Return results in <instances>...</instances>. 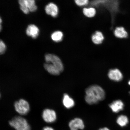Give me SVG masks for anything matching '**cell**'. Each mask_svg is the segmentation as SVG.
<instances>
[{
	"label": "cell",
	"instance_id": "obj_1",
	"mask_svg": "<svg viewBox=\"0 0 130 130\" xmlns=\"http://www.w3.org/2000/svg\"><path fill=\"white\" fill-rule=\"evenodd\" d=\"M85 100L89 104H96L103 100L105 97V93L103 89L98 85L89 86L86 89Z\"/></svg>",
	"mask_w": 130,
	"mask_h": 130
},
{
	"label": "cell",
	"instance_id": "obj_2",
	"mask_svg": "<svg viewBox=\"0 0 130 130\" xmlns=\"http://www.w3.org/2000/svg\"><path fill=\"white\" fill-rule=\"evenodd\" d=\"M9 124L15 130H30L31 128L28 122L22 117H14L9 121Z\"/></svg>",
	"mask_w": 130,
	"mask_h": 130
},
{
	"label": "cell",
	"instance_id": "obj_3",
	"mask_svg": "<svg viewBox=\"0 0 130 130\" xmlns=\"http://www.w3.org/2000/svg\"><path fill=\"white\" fill-rule=\"evenodd\" d=\"M14 107L16 111L19 114H27L30 110V106L28 102L23 99H21L15 102Z\"/></svg>",
	"mask_w": 130,
	"mask_h": 130
},
{
	"label": "cell",
	"instance_id": "obj_4",
	"mask_svg": "<svg viewBox=\"0 0 130 130\" xmlns=\"http://www.w3.org/2000/svg\"><path fill=\"white\" fill-rule=\"evenodd\" d=\"M45 60L46 63H50L54 66L61 72L64 69V66L61 60L56 55L48 54L45 55Z\"/></svg>",
	"mask_w": 130,
	"mask_h": 130
},
{
	"label": "cell",
	"instance_id": "obj_5",
	"mask_svg": "<svg viewBox=\"0 0 130 130\" xmlns=\"http://www.w3.org/2000/svg\"><path fill=\"white\" fill-rule=\"evenodd\" d=\"M42 116L43 120L48 123L54 122L56 121L57 118L56 112L50 109H45L44 110Z\"/></svg>",
	"mask_w": 130,
	"mask_h": 130
},
{
	"label": "cell",
	"instance_id": "obj_6",
	"mask_svg": "<svg viewBox=\"0 0 130 130\" xmlns=\"http://www.w3.org/2000/svg\"><path fill=\"white\" fill-rule=\"evenodd\" d=\"M69 126L71 130H82L84 129V125L82 119L76 118L69 122Z\"/></svg>",
	"mask_w": 130,
	"mask_h": 130
},
{
	"label": "cell",
	"instance_id": "obj_7",
	"mask_svg": "<svg viewBox=\"0 0 130 130\" xmlns=\"http://www.w3.org/2000/svg\"><path fill=\"white\" fill-rule=\"evenodd\" d=\"M108 75L109 78L111 80L114 81H121L123 78V74L121 71L117 69L110 70Z\"/></svg>",
	"mask_w": 130,
	"mask_h": 130
},
{
	"label": "cell",
	"instance_id": "obj_8",
	"mask_svg": "<svg viewBox=\"0 0 130 130\" xmlns=\"http://www.w3.org/2000/svg\"><path fill=\"white\" fill-rule=\"evenodd\" d=\"M45 12L47 14L56 17L58 13V8L56 5L53 3H50L45 8Z\"/></svg>",
	"mask_w": 130,
	"mask_h": 130
},
{
	"label": "cell",
	"instance_id": "obj_9",
	"mask_svg": "<svg viewBox=\"0 0 130 130\" xmlns=\"http://www.w3.org/2000/svg\"><path fill=\"white\" fill-rule=\"evenodd\" d=\"M109 106L113 112L117 113L123 110L124 105L121 100H118L113 102L110 104Z\"/></svg>",
	"mask_w": 130,
	"mask_h": 130
},
{
	"label": "cell",
	"instance_id": "obj_10",
	"mask_svg": "<svg viewBox=\"0 0 130 130\" xmlns=\"http://www.w3.org/2000/svg\"><path fill=\"white\" fill-rule=\"evenodd\" d=\"M39 30L36 26L30 24L27 27L26 30L27 35L33 38H36L38 36Z\"/></svg>",
	"mask_w": 130,
	"mask_h": 130
},
{
	"label": "cell",
	"instance_id": "obj_11",
	"mask_svg": "<svg viewBox=\"0 0 130 130\" xmlns=\"http://www.w3.org/2000/svg\"><path fill=\"white\" fill-rule=\"evenodd\" d=\"M63 103L64 107L67 108H70L74 106L75 102L73 99L68 94H65L64 95Z\"/></svg>",
	"mask_w": 130,
	"mask_h": 130
},
{
	"label": "cell",
	"instance_id": "obj_12",
	"mask_svg": "<svg viewBox=\"0 0 130 130\" xmlns=\"http://www.w3.org/2000/svg\"><path fill=\"white\" fill-rule=\"evenodd\" d=\"M115 37L120 38H126L128 37L127 32L123 27H118L115 28L114 32Z\"/></svg>",
	"mask_w": 130,
	"mask_h": 130
},
{
	"label": "cell",
	"instance_id": "obj_13",
	"mask_svg": "<svg viewBox=\"0 0 130 130\" xmlns=\"http://www.w3.org/2000/svg\"><path fill=\"white\" fill-rule=\"evenodd\" d=\"M44 67L49 73L53 75H58L61 72L56 67L50 63H45Z\"/></svg>",
	"mask_w": 130,
	"mask_h": 130
},
{
	"label": "cell",
	"instance_id": "obj_14",
	"mask_svg": "<svg viewBox=\"0 0 130 130\" xmlns=\"http://www.w3.org/2000/svg\"><path fill=\"white\" fill-rule=\"evenodd\" d=\"M104 36L102 32L99 31L95 32L92 37V41L95 44H101L104 40Z\"/></svg>",
	"mask_w": 130,
	"mask_h": 130
},
{
	"label": "cell",
	"instance_id": "obj_15",
	"mask_svg": "<svg viewBox=\"0 0 130 130\" xmlns=\"http://www.w3.org/2000/svg\"><path fill=\"white\" fill-rule=\"evenodd\" d=\"M117 123L122 127L125 126L129 123V120L127 117L125 115H121L117 119Z\"/></svg>",
	"mask_w": 130,
	"mask_h": 130
},
{
	"label": "cell",
	"instance_id": "obj_16",
	"mask_svg": "<svg viewBox=\"0 0 130 130\" xmlns=\"http://www.w3.org/2000/svg\"><path fill=\"white\" fill-rule=\"evenodd\" d=\"M83 12L86 17L91 18L95 15L96 14V10L93 7L85 8L83 9Z\"/></svg>",
	"mask_w": 130,
	"mask_h": 130
},
{
	"label": "cell",
	"instance_id": "obj_17",
	"mask_svg": "<svg viewBox=\"0 0 130 130\" xmlns=\"http://www.w3.org/2000/svg\"><path fill=\"white\" fill-rule=\"evenodd\" d=\"M63 37V34L60 31H56L54 32L52 34L51 37L54 41L58 42L62 40Z\"/></svg>",
	"mask_w": 130,
	"mask_h": 130
},
{
	"label": "cell",
	"instance_id": "obj_18",
	"mask_svg": "<svg viewBox=\"0 0 130 130\" xmlns=\"http://www.w3.org/2000/svg\"><path fill=\"white\" fill-rule=\"evenodd\" d=\"M25 3L30 11L34 12L36 10L37 6L36 5L35 1L34 0H25Z\"/></svg>",
	"mask_w": 130,
	"mask_h": 130
},
{
	"label": "cell",
	"instance_id": "obj_19",
	"mask_svg": "<svg viewBox=\"0 0 130 130\" xmlns=\"http://www.w3.org/2000/svg\"><path fill=\"white\" fill-rule=\"evenodd\" d=\"M19 3L20 5V9L25 14H28L30 10L25 4V0H20Z\"/></svg>",
	"mask_w": 130,
	"mask_h": 130
},
{
	"label": "cell",
	"instance_id": "obj_20",
	"mask_svg": "<svg viewBox=\"0 0 130 130\" xmlns=\"http://www.w3.org/2000/svg\"><path fill=\"white\" fill-rule=\"evenodd\" d=\"M89 2L88 0H76L75 1L77 6H80L86 5L89 4Z\"/></svg>",
	"mask_w": 130,
	"mask_h": 130
},
{
	"label": "cell",
	"instance_id": "obj_21",
	"mask_svg": "<svg viewBox=\"0 0 130 130\" xmlns=\"http://www.w3.org/2000/svg\"><path fill=\"white\" fill-rule=\"evenodd\" d=\"M6 49V46L4 42L2 41L1 40L0 42V53L3 54L5 52Z\"/></svg>",
	"mask_w": 130,
	"mask_h": 130
},
{
	"label": "cell",
	"instance_id": "obj_22",
	"mask_svg": "<svg viewBox=\"0 0 130 130\" xmlns=\"http://www.w3.org/2000/svg\"><path fill=\"white\" fill-rule=\"evenodd\" d=\"M43 130H54L53 129V128L52 127H44L43 128Z\"/></svg>",
	"mask_w": 130,
	"mask_h": 130
},
{
	"label": "cell",
	"instance_id": "obj_23",
	"mask_svg": "<svg viewBox=\"0 0 130 130\" xmlns=\"http://www.w3.org/2000/svg\"><path fill=\"white\" fill-rule=\"evenodd\" d=\"M99 130H110L108 128L106 127H105L100 129Z\"/></svg>",
	"mask_w": 130,
	"mask_h": 130
},
{
	"label": "cell",
	"instance_id": "obj_24",
	"mask_svg": "<svg viewBox=\"0 0 130 130\" xmlns=\"http://www.w3.org/2000/svg\"><path fill=\"white\" fill-rule=\"evenodd\" d=\"M128 84L130 85V80L129 81V82H128Z\"/></svg>",
	"mask_w": 130,
	"mask_h": 130
}]
</instances>
